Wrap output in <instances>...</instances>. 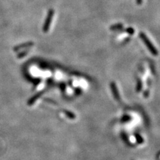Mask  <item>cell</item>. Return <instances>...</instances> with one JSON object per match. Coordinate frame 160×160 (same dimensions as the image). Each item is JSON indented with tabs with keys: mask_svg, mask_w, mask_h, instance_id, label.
<instances>
[{
	"mask_svg": "<svg viewBox=\"0 0 160 160\" xmlns=\"http://www.w3.org/2000/svg\"><path fill=\"white\" fill-rule=\"evenodd\" d=\"M140 37H141L142 39L144 42V43H146V46L148 47V48L149 49V51L152 52V53L154 56H158V51L156 50V49L154 48V46L152 44L151 42L149 41V39L148 38V37L143 33H140Z\"/></svg>",
	"mask_w": 160,
	"mask_h": 160,
	"instance_id": "6da1fadb",
	"label": "cell"
},
{
	"mask_svg": "<svg viewBox=\"0 0 160 160\" xmlns=\"http://www.w3.org/2000/svg\"><path fill=\"white\" fill-rule=\"evenodd\" d=\"M53 16H54V10L50 9L48 13V16L46 19V22H45V23L43 25V31L44 33H47L49 31Z\"/></svg>",
	"mask_w": 160,
	"mask_h": 160,
	"instance_id": "7a4b0ae2",
	"label": "cell"
},
{
	"mask_svg": "<svg viewBox=\"0 0 160 160\" xmlns=\"http://www.w3.org/2000/svg\"><path fill=\"white\" fill-rule=\"evenodd\" d=\"M33 45H34V43L32 42H26V43H24L22 44H19L13 48V51L18 52V51H19V50L23 49L29 48L30 47H32Z\"/></svg>",
	"mask_w": 160,
	"mask_h": 160,
	"instance_id": "3957f363",
	"label": "cell"
},
{
	"mask_svg": "<svg viewBox=\"0 0 160 160\" xmlns=\"http://www.w3.org/2000/svg\"><path fill=\"white\" fill-rule=\"evenodd\" d=\"M43 93V92H39V93H38L37 94L35 95V96H34L33 97H32L31 99H30L29 100V102H28V104L29 105V106H31V105L33 104L35 102H36V100H37L38 99H39V98H40V96H41Z\"/></svg>",
	"mask_w": 160,
	"mask_h": 160,
	"instance_id": "277c9868",
	"label": "cell"
},
{
	"mask_svg": "<svg viewBox=\"0 0 160 160\" xmlns=\"http://www.w3.org/2000/svg\"><path fill=\"white\" fill-rule=\"evenodd\" d=\"M112 90H113V93L115 98H116L117 100H119L120 98H119V93L117 91V88L116 87V85H115L114 83H112Z\"/></svg>",
	"mask_w": 160,
	"mask_h": 160,
	"instance_id": "5b68a950",
	"label": "cell"
},
{
	"mask_svg": "<svg viewBox=\"0 0 160 160\" xmlns=\"http://www.w3.org/2000/svg\"><path fill=\"white\" fill-rule=\"evenodd\" d=\"M29 49H26V50H24V51H23V52H22L21 53H19L18 56H17V57H18V58H23V57H25V56H26L28 54V53H29Z\"/></svg>",
	"mask_w": 160,
	"mask_h": 160,
	"instance_id": "8992f818",
	"label": "cell"
},
{
	"mask_svg": "<svg viewBox=\"0 0 160 160\" xmlns=\"http://www.w3.org/2000/svg\"><path fill=\"white\" fill-rule=\"evenodd\" d=\"M64 113H65V114L66 115L67 117L69 119H74L75 118H76V116H75V115L73 113H72V112H68V111H64Z\"/></svg>",
	"mask_w": 160,
	"mask_h": 160,
	"instance_id": "52a82bcc",
	"label": "cell"
},
{
	"mask_svg": "<svg viewBox=\"0 0 160 160\" xmlns=\"http://www.w3.org/2000/svg\"><path fill=\"white\" fill-rule=\"evenodd\" d=\"M136 139H137V141L138 143H142L143 142V139H142V138L139 136V135H136Z\"/></svg>",
	"mask_w": 160,
	"mask_h": 160,
	"instance_id": "ba28073f",
	"label": "cell"
},
{
	"mask_svg": "<svg viewBox=\"0 0 160 160\" xmlns=\"http://www.w3.org/2000/svg\"><path fill=\"white\" fill-rule=\"evenodd\" d=\"M137 2H138V3L141 4L142 2V0H137Z\"/></svg>",
	"mask_w": 160,
	"mask_h": 160,
	"instance_id": "9c48e42d",
	"label": "cell"
}]
</instances>
